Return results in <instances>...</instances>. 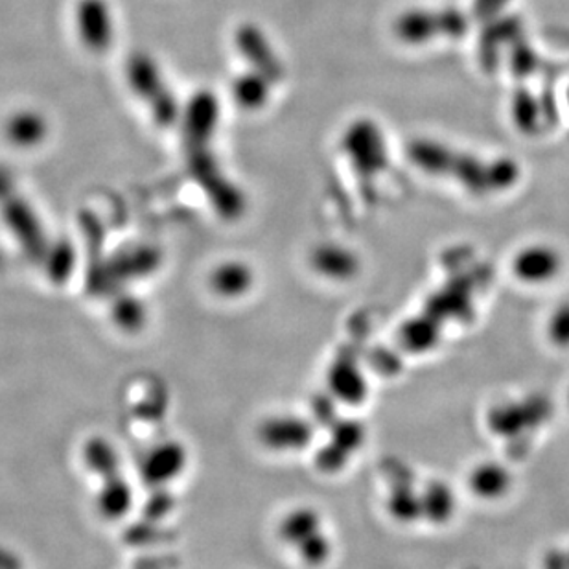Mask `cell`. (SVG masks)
Listing matches in <instances>:
<instances>
[{"label": "cell", "mask_w": 569, "mask_h": 569, "mask_svg": "<svg viewBox=\"0 0 569 569\" xmlns=\"http://www.w3.org/2000/svg\"><path fill=\"white\" fill-rule=\"evenodd\" d=\"M259 439L271 450H300L310 442V424L297 417L270 418L260 426Z\"/></svg>", "instance_id": "cell-2"}, {"label": "cell", "mask_w": 569, "mask_h": 569, "mask_svg": "<svg viewBox=\"0 0 569 569\" xmlns=\"http://www.w3.org/2000/svg\"><path fill=\"white\" fill-rule=\"evenodd\" d=\"M112 318L118 327L133 332V330L141 329L146 321V308L133 297L118 300L117 305L112 306Z\"/></svg>", "instance_id": "cell-9"}, {"label": "cell", "mask_w": 569, "mask_h": 569, "mask_svg": "<svg viewBox=\"0 0 569 569\" xmlns=\"http://www.w3.org/2000/svg\"><path fill=\"white\" fill-rule=\"evenodd\" d=\"M547 332L557 345L569 346V306L555 310L547 324Z\"/></svg>", "instance_id": "cell-11"}, {"label": "cell", "mask_w": 569, "mask_h": 569, "mask_svg": "<svg viewBox=\"0 0 569 569\" xmlns=\"http://www.w3.org/2000/svg\"><path fill=\"white\" fill-rule=\"evenodd\" d=\"M568 104H569V88H568Z\"/></svg>", "instance_id": "cell-12"}, {"label": "cell", "mask_w": 569, "mask_h": 569, "mask_svg": "<svg viewBox=\"0 0 569 569\" xmlns=\"http://www.w3.org/2000/svg\"><path fill=\"white\" fill-rule=\"evenodd\" d=\"M472 487L483 499L498 498L509 488V479L499 466H482L472 474Z\"/></svg>", "instance_id": "cell-8"}, {"label": "cell", "mask_w": 569, "mask_h": 569, "mask_svg": "<svg viewBox=\"0 0 569 569\" xmlns=\"http://www.w3.org/2000/svg\"><path fill=\"white\" fill-rule=\"evenodd\" d=\"M83 458H85L88 469L96 474L104 477L117 476L118 455L106 440H88L85 450H83Z\"/></svg>", "instance_id": "cell-7"}, {"label": "cell", "mask_w": 569, "mask_h": 569, "mask_svg": "<svg viewBox=\"0 0 569 569\" xmlns=\"http://www.w3.org/2000/svg\"><path fill=\"white\" fill-rule=\"evenodd\" d=\"M133 493L130 485L123 482L122 477H106V483L98 494V511L109 520H118L126 517L130 511Z\"/></svg>", "instance_id": "cell-4"}, {"label": "cell", "mask_w": 569, "mask_h": 569, "mask_svg": "<svg viewBox=\"0 0 569 569\" xmlns=\"http://www.w3.org/2000/svg\"><path fill=\"white\" fill-rule=\"evenodd\" d=\"M318 533H321V518L310 509L292 512L282 520L281 529H278L282 541L294 547Z\"/></svg>", "instance_id": "cell-5"}, {"label": "cell", "mask_w": 569, "mask_h": 569, "mask_svg": "<svg viewBox=\"0 0 569 569\" xmlns=\"http://www.w3.org/2000/svg\"><path fill=\"white\" fill-rule=\"evenodd\" d=\"M560 268L557 254L547 247H529L520 252L514 262L518 278L529 284H546L555 278Z\"/></svg>", "instance_id": "cell-3"}, {"label": "cell", "mask_w": 569, "mask_h": 569, "mask_svg": "<svg viewBox=\"0 0 569 569\" xmlns=\"http://www.w3.org/2000/svg\"><path fill=\"white\" fill-rule=\"evenodd\" d=\"M185 466H187L185 448L176 440H168L153 448L152 452L144 458L141 466L142 479L150 485L161 487L181 476Z\"/></svg>", "instance_id": "cell-1"}, {"label": "cell", "mask_w": 569, "mask_h": 569, "mask_svg": "<svg viewBox=\"0 0 569 569\" xmlns=\"http://www.w3.org/2000/svg\"><path fill=\"white\" fill-rule=\"evenodd\" d=\"M251 271L240 264L217 268L211 278L212 289L217 295L227 297V299H236V297L247 294V289L251 288Z\"/></svg>", "instance_id": "cell-6"}, {"label": "cell", "mask_w": 569, "mask_h": 569, "mask_svg": "<svg viewBox=\"0 0 569 569\" xmlns=\"http://www.w3.org/2000/svg\"><path fill=\"white\" fill-rule=\"evenodd\" d=\"M299 553L300 560L308 564L311 568L321 566L327 562L332 552V544H330L329 536L324 533L313 534L308 541L300 542L299 546L295 547Z\"/></svg>", "instance_id": "cell-10"}]
</instances>
